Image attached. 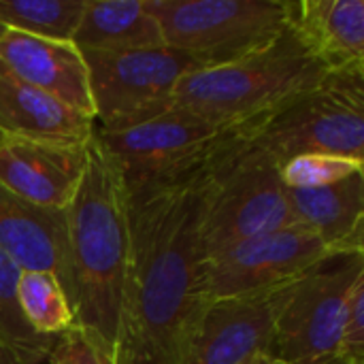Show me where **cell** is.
Listing matches in <instances>:
<instances>
[{
	"mask_svg": "<svg viewBox=\"0 0 364 364\" xmlns=\"http://www.w3.org/2000/svg\"><path fill=\"white\" fill-rule=\"evenodd\" d=\"M324 77L326 70L286 30L262 51L188 73L177 85L173 109L220 126L254 124L318 87Z\"/></svg>",
	"mask_w": 364,
	"mask_h": 364,
	"instance_id": "cell-3",
	"label": "cell"
},
{
	"mask_svg": "<svg viewBox=\"0 0 364 364\" xmlns=\"http://www.w3.org/2000/svg\"><path fill=\"white\" fill-rule=\"evenodd\" d=\"M296 284L299 279L207 301L183 337L175 364H239L271 354L277 320Z\"/></svg>",
	"mask_w": 364,
	"mask_h": 364,
	"instance_id": "cell-10",
	"label": "cell"
},
{
	"mask_svg": "<svg viewBox=\"0 0 364 364\" xmlns=\"http://www.w3.org/2000/svg\"><path fill=\"white\" fill-rule=\"evenodd\" d=\"M288 30L326 75H364V0H288Z\"/></svg>",
	"mask_w": 364,
	"mask_h": 364,
	"instance_id": "cell-15",
	"label": "cell"
},
{
	"mask_svg": "<svg viewBox=\"0 0 364 364\" xmlns=\"http://www.w3.org/2000/svg\"><path fill=\"white\" fill-rule=\"evenodd\" d=\"M75 324L94 331L124 364H136L130 352L126 294L130 262L128 192L119 168L98 139L87 141V166L79 190L66 207Z\"/></svg>",
	"mask_w": 364,
	"mask_h": 364,
	"instance_id": "cell-2",
	"label": "cell"
},
{
	"mask_svg": "<svg viewBox=\"0 0 364 364\" xmlns=\"http://www.w3.org/2000/svg\"><path fill=\"white\" fill-rule=\"evenodd\" d=\"M254 132L226 147L209 166L200 220L207 260L241 241L296 224L282 164L254 143Z\"/></svg>",
	"mask_w": 364,
	"mask_h": 364,
	"instance_id": "cell-5",
	"label": "cell"
},
{
	"mask_svg": "<svg viewBox=\"0 0 364 364\" xmlns=\"http://www.w3.org/2000/svg\"><path fill=\"white\" fill-rule=\"evenodd\" d=\"M288 203L296 224L314 230L331 256H364V171L333 186L288 190Z\"/></svg>",
	"mask_w": 364,
	"mask_h": 364,
	"instance_id": "cell-16",
	"label": "cell"
},
{
	"mask_svg": "<svg viewBox=\"0 0 364 364\" xmlns=\"http://www.w3.org/2000/svg\"><path fill=\"white\" fill-rule=\"evenodd\" d=\"M85 0H0V26L51 41H73Z\"/></svg>",
	"mask_w": 364,
	"mask_h": 364,
	"instance_id": "cell-19",
	"label": "cell"
},
{
	"mask_svg": "<svg viewBox=\"0 0 364 364\" xmlns=\"http://www.w3.org/2000/svg\"><path fill=\"white\" fill-rule=\"evenodd\" d=\"M260 122L220 126L171 109L149 122L117 132L94 130L111 151L128 198L136 200L190 183L226 147L254 132Z\"/></svg>",
	"mask_w": 364,
	"mask_h": 364,
	"instance_id": "cell-4",
	"label": "cell"
},
{
	"mask_svg": "<svg viewBox=\"0 0 364 364\" xmlns=\"http://www.w3.org/2000/svg\"><path fill=\"white\" fill-rule=\"evenodd\" d=\"M0 250L21 271L51 273L75 299L66 211L32 205L0 186Z\"/></svg>",
	"mask_w": 364,
	"mask_h": 364,
	"instance_id": "cell-13",
	"label": "cell"
},
{
	"mask_svg": "<svg viewBox=\"0 0 364 364\" xmlns=\"http://www.w3.org/2000/svg\"><path fill=\"white\" fill-rule=\"evenodd\" d=\"M364 171V162L339 156H296L282 164V181L288 190H316L339 183L350 175Z\"/></svg>",
	"mask_w": 364,
	"mask_h": 364,
	"instance_id": "cell-22",
	"label": "cell"
},
{
	"mask_svg": "<svg viewBox=\"0 0 364 364\" xmlns=\"http://www.w3.org/2000/svg\"><path fill=\"white\" fill-rule=\"evenodd\" d=\"M331 258L322 239L301 224L241 241L207 260V301L292 284Z\"/></svg>",
	"mask_w": 364,
	"mask_h": 364,
	"instance_id": "cell-11",
	"label": "cell"
},
{
	"mask_svg": "<svg viewBox=\"0 0 364 364\" xmlns=\"http://www.w3.org/2000/svg\"><path fill=\"white\" fill-rule=\"evenodd\" d=\"M209 166L179 188L128 198L126 322L136 364L177 363L183 337L207 303L200 220Z\"/></svg>",
	"mask_w": 364,
	"mask_h": 364,
	"instance_id": "cell-1",
	"label": "cell"
},
{
	"mask_svg": "<svg viewBox=\"0 0 364 364\" xmlns=\"http://www.w3.org/2000/svg\"><path fill=\"white\" fill-rule=\"evenodd\" d=\"M85 166L87 143L0 136V186L32 205L66 211Z\"/></svg>",
	"mask_w": 364,
	"mask_h": 364,
	"instance_id": "cell-12",
	"label": "cell"
},
{
	"mask_svg": "<svg viewBox=\"0 0 364 364\" xmlns=\"http://www.w3.org/2000/svg\"><path fill=\"white\" fill-rule=\"evenodd\" d=\"M17 301L28 326L43 337H58L75 324L70 301L51 273L21 271Z\"/></svg>",
	"mask_w": 364,
	"mask_h": 364,
	"instance_id": "cell-20",
	"label": "cell"
},
{
	"mask_svg": "<svg viewBox=\"0 0 364 364\" xmlns=\"http://www.w3.org/2000/svg\"><path fill=\"white\" fill-rule=\"evenodd\" d=\"M254 143L279 164L309 154L364 162V75H326L260 122Z\"/></svg>",
	"mask_w": 364,
	"mask_h": 364,
	"instance_id": "cell-7",
	"label": "cell"
},
{
	"mask_svg": "<svg viewBox=\"0 0 364 364\" xmlns=\"http://www.w3.org/2000/svg\"><path fill=\"white\" fill-rule=\"evenodd\" d=\"M331 364H343V363H339V360H335V363H331Z\"/></svg>",
	"mask_w": 364,
	"mask_h": 364,
	"instance_id": "cell-27",
	"label": "cell"
},
{
	"mask_svg": "<svg viewBox=\"0 0 364 364\" xmlns=\"http://www.w3.org/2000/svg\"><path fill=\"white\" fill-rule=\"evenodd\" d=\"M0 66L15 79L94 119L87 64L73 41H51L2 30Z\"/></svg>",
	"mask_w": 364,
	"mask_h": 364,
	"instance_id": "cell-14",
	"label": "cell"
},
{
	"mask_svg": "<svg viewBox=\"0 0 364 364\" xmlns=\"http://www.w3.org/2000/svg\"><path fill=\"white\" fill-rule=\"evenodd\" d=\"M2 30H4V28H2V26H0V34H2Z\"/></svg>",
	"mask_w": 364,
	"mask_h": 364,
	"instance_id": "cell-28",
	"label": "cell"
},
{
	"mask_svg": "<svg viewBox=\"0 0 364 364\" xmlns=\"http://www.w3.org/2000/svg\"><path fill=\"white\" fill-rule=\"evenodd\" d=\"M81 53L87 64L94 124L105 132L132 128L171 111L179 81L205 68L198 60L171 47Z\"/></svg>",
	"mask_w": 364,
	"mask_h": 364,
	"instance_id": "cell-8",
	"label": "cell"
},
{
	"mask_svg": "<svg viewBox=\"0 0 364 364\" xmlns=\"http://www.w3.org/2000/svg\"><path fill=\"white\" fill-rule=\"evenodd\" d=\"M0 364H41L36 358L19 352L17 348L9 346L6 341L0 339Z\"/></svg>",
	"mask_w": 364,
	"mask_h": 364,
	"instance_id": "cell-25",
	"label": "cell"
},
{
	"mask_svg": "<svg viewBox=\"0 0 364 364\" xmlns=\"http://www.w3.org/2000/svg\"><path fill=\"white\" fill-rule=\"evenodd\" d=\"M164 45L203 66L271 47L288 30V0H145Z\"/></svg>",
	"mask_w": 364,
	"mask_h": 364,
	"instance_id": "cell-6",
	"label": "cell"
},
{
	"mask_svg": "<svg viewBox=\"0 0 364 364\" xmlns=\"http://www.w3.org/2000/svg\"><path fill=\"white\" fill-rule=\"evenodd\" d=\"M364 273V256H335L299 279L282 311L271 356L288 364L337 360L350 292Z\"/></svg>",
	"mask_w": 364,
	"mask_h": 364,
	"instance_id": "cell-9",
	"label": "cell"
},
{
	"mask_svg": "<svg viewBox=\"0 0 364 364\" xmlns=\"http://www.w3.org/2000/svg\"><path fill=\"white\" fill-rule=\"evenodd\" d=\"M49 360L51 364H124L94 331L81 324H73L55 337Z\"/></svg>",
	"mask_w": 364,
	"mask_h": 364,
	"instance_id": "cell-23",
	"label": "cell"
},
{
	"mask_svg": "<svg viewBox=\"0 0 364 364\" xmlns=\"http://www.w3.org/2000/svg\"><path fill=\"white\" fill-rule=\"evenodd\" d=\"M19 275L21 269L0 250V339L43 363L49 358L55 337H43L28 326L17 301Z\"/></svg>",
	"mask_w": 364,
	"mask_h": 364,
	"instance_id": "cell-21",
	"label": "cell"
},
{
	"mask_svg": "<svg viewBox=\"0 0 364 364\" xmlns=\"http://www.w3.org/2000/svg\"><path fill=\"white\" fill-rule=\"evenodd\" d=\"M239 364H288L284 363V360H279V358H275V356H271V354H256V356H252V358H247V360H243V363Z\"/></svg>",
	"mask_w": 364,
	"mask_h": 364,
	"instance_id": "cell-26",
	"label": "cell"
},
{
	"mask_svg": "<svg viewBox=\"0 0 364 364\" xmlns=\"http://www.w3.org/2000/svg\"><path fill=\"white\" fill-rule=\"evenodd\" d=\"M94 119L15 79L0 66V136L87 143Z\"/></svg>",
	"mask_w": 364,
	"mask_h": 364,
	"instance_id": "cell-17",
	"label": "cell"
},
{
	"mask_svg": "<svg viewBox=\"0 0 364 364\" xmlns=\"http://www.w3.org/2000/svg\"><path fill=\"white\" fill-rule=\"evenodd\" d=\"M73 43L81 51L100 53L166 47L162 28L145 0H85Z\"/></svg>",
	"mask_w": 364,
	"mask_h": 364,
	"instance_id": "cell-18",
	"label": "cell"
},
{
	"mask_svg": "<svg viewBox=\"0 0 364 364\" xmlns=\"http://www.w3.org/2000/svg\"><path fill=\"white\" fill-rule=\"evenodd\" d=\"M337 360L343 364H364V273L356 279L348 299Z\"/></svg>",
	"mask_w": 364,
	"mask_h": 364,
	"instance_id": "cell-24",
	"label": "cell"
}]
</instances>
